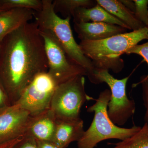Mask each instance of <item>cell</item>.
<instances>
[{
    "instance_id": "obj_20",
    "label": "cell",
    "mask_w": 148,
    "mask_h": 148,
    "mask_svg": "<svg viewBox=\"0 0 148 148\" xmlns=\"http://www.w3.org/2000/svg\"><path fill=\"white\" fill-rule=\"evenodd\" d=\"M148 41L142 45H136L130 48L126 51L127 54H138L142 56L144 60L147 62L148 66ZM147 78H148V74L145 76Z\"/></svg>"
},
{
    "instance_id": "obj_5",
    "label": "cell",
    "mask_w": 148,
    "mask_h": 148,
    "mask_svg": "<svg viewBox=\"0 0 148 148\" xmlns=\"http://www.w3.org/2000/svg\"><path fill=\"white\" fill-rule=\"evenodd\" d=\"M88 77L92 83L104 82L108 85L111 99L108 104V115L116 125L119 127L124 125L133 116L136 110L135 101L130 99L126 93V85L130 76L117 79L108 70L95 69Z\"/></svg>"
},
{
    "instance_id": "obj_14",
    "label": "cell",
    "mask_w": 148,
    "mask_h": 148,
    "mask_svg": "<svg viewBox=\"0 0 148 148\" xmlns=\"http://www.w3.org/2000/svg\"><path fill=\"white\" fill-rule=\"evenodd\" d=\"M99 5L124 23L128 29L137 31L146 27L119 0H96Z\"/></svg>"
},
{
    "instance_id": "obj_18",
    "label": "cell",
    "mask_w": 148,
    "mask_h": 148,
    "mask_svg": "<svg viewBox=\"0 0 148 148\" xmlns=\"http://www.w3.org/2000/svg\"><path fill=\"white\" fill-rule=\"evenodd\" d=\"M42 1L40 0H4L0 1V8L4 10L14 8H27L36 12L41 10Z\"/></svg>"
},
{
    "instance_id": "obj_2",
    "label": "cell",
    "mask_w": 148,
    "mask_h": 148,
    "mask_svg": "<svg viewBox=\"0 0 148 148\" xmlns=\"http://www.w3.org/2000/svg\"><path fill=\"white\" fill-rule=\"evenodd\" d=\"M148 38V29L145 27L100 40L81 41L79 45L84 54L92 61L95 69L111 70L117 73L124 66L121 56Z\"/></svg>"
},
{
    "instance_id": "obj_6",
    "label": "cell",
    "mask_w": 148,
    "mask_h": 148,
    "mask_svg": "<svg viewBox=\"0 0 148 148\" xmlns=\"http://www.w3.org/2000/svg\"><path fill=\"white\" fill-rule=\"evenodd\" d=\"M85 79L79 75L59 85L51 102L49 109L57 120L80 119L81 109L86 101L94 100L85 89Z\"/></svg>"
},
{
    "instance_id": "obj_13",
    "label": "cell",
    "mask_w": 148,
    "mask_h": 148,
    "mask_svg": "<svg viewBox=\"0 0 148 148\" xmlns=\"http://www.w3.org/2000/svg\"><path fill=\"white\" fill-rule=\"evenodd\" d=\"M36 12L27 8H14L0 13V42L8 35L34 17Z\"/></svg>"
},
{
    "instance_id": "obj_4",
    "label": "cell",
    "mask_w": 148,
    "mask_h": 148,
    "mask_svg": "<svg viewBox=\"0 0 148 148\" xmlns=\"http://www.w3.org/2000/svg\"><path fill=\"white\" fill-rule=\"evenodd\" d=\"M110 99V90L106 89L95 99L94 104L88 108V112L94 113V117L90 127L84 131L82 137L77 142L78 148H94L98 143L109 139L121 141L141 129L142 127L136 125L125 128L114 124L108 113V104Z\"/></svg>"
},
{
    "instance_id": "obj_9",
    "label": "cell",
    "mask_w": 148,
    "mask_h": 148,
    "mask_svg": "<svg viewBox=\"0 0 148 148\" xmlns=\"http://www.w3.org/2000/svg\"><path fill=\"white\" fill-rule=\"evenodd\" d=\"M31 115L16 104L0 108V144L24 136Z\"/></svg>"
},
{
    "instance_id": "obj_8",
    "label": "cell",
    "mask_w": 148,
    "mask_h": 148,
    "mask_svg": "<svg viewBox=\"0 0 148 148\" xmlns=\"http://www.w3.org/2000/svg\"><path fill=\"white\" fill-rule=\"evenodd\" d=\"M59 85L48 72L40 73L24 89L15 104L32 115L41 112L49 108L53 94Z\"/></svg>"
},
{
    "instance_id": "obj_28",
    "label": "cell",
    "mask_w": 148,
    "mask_h": 148,
    "mask_svg": "<svg viewBox=\"0 0 148 148\" xmlns=\"http://www.w3.org/2000/svg\"><path fill=\"white\" fill-rule=\"evenodd\" d=\"M4 11H5V10H4L0 8V13L3 12Z\"/></svg>"
},
{
    "instance_id": "obj_30",
    "label": "cell",
    "mask_w": 148,
    "mask_h": 148,
    "mask_svg": "<svg viewBox=\"0 0 148 148\" xmlns=\"http://www.w3.org/2000/svg\"><path fill=\"white\" fill-rule=\"evenodd\" d=\"M0 48H1V42H0Z\"/></svg>"
},
{
    "instance_id": "obj_22",
    "label": "cell",
    "mask_w": 148,
    "mask_h": 148,
    "mask_svg": "<svg viewBox=\"0 0 148 148\" xmlns=\"http://www.w3.org/2000/svg\"><path fill=\"white\" fill-rule=\"evenodd\" d=\"M13 148H38L36 140L32 137L24 136Z\"/></svg>"
},
{
    "instance_id": "obj_15",
    "label": "cell",
    "mask_w": 148,
    "mask_h": 148,
    "mask_svg": "<svg viewBox=\"0 0 148 148\" xmlns=\"http://www.w3.org/2000/svg\"><path fill=\"white\" fill-rule=\"evenodd\" d=\"M73 18L74 23L89 22L90 21L104 22L128 29L124 23L109 13L98 4L90 8L82 7L77 8L74 12Z\"/></svg>"
},
{
    "instance_id": "obj_12",
    "label": "cell",
    "mask_w": 148,
    "mask_h": 148,
    "mask_svg": "<svg viewBox=\"0 0 148 148\" xmlns=\"http://www.w3.org/2000/svg\"><path fill=\"white\" fill-rule=\"evenodd\" d=\"M84 132V122L81 118L73 120L56 119L52 142L59 148H66L73 142L79 141Z\"/></svg>"
},
{
    "instance_id": "obj_29",
    "label": "cell",
    "mask_w": 148,
    "mask_h": 148,
    "mask_svg": "<svg viewBox=\"0 0 148 148\" xmlns=\"http://www.w3.org/2000/svg\"><path fill=\"white\" fill-rule=\"evenodd\" d=\"M147 27V29H148V26H147V27Z\"/></svg>"
},
{
    "instance_id": "obj_21",
    "label": "cell",
    "mask_w": 148,
    "mask_h": 148,
    "mask_svg": "<svg viewBox=\"0 0 148 148\" xmlns=\"http://www.w3.org/2000/svg\"><path fill=\"white\" fill-rule=\"evenodd\" d=\"M139 84L142 85L143 102L146 110L145 115V123L148 125V78H147L145 76H143L140 78V81L135 84V86Z\"/></svg>"
},
{
    "instance_id": "obj_23",
    "label": "cell",
    "mask_w": 148,
    "mask_h": 148,
    "mask_svg": "<svg viewBox=\"0 0 148 148\" xmlns=\"http://www.w3.org/2000/svg\"><path fill=\"white\" fill-rule=\"evenodd\" d=\"M11 105L8 94L0 80V108Z\"/></svg>"
},
{
    "instance_id": "obj_19",
    "label": "cell",
    "mask_w": 148,
    "mask_h": 148,
    "mask_svg": "<svg viewBox=\"0 0 148 148\" xmlns=\"http://www.w3.org/2000/svg\"><path fill=\"white\" fill-rule=\"evenodd\" d=\"M136 18L146 27L148 25V0H134Z\"/></svg>"
},
{
    "instance_id": "obj_27",
    "label": "cell",
    "mask_w": 148,
    "mask_h": 148,
    "mask_svg": "<svg viewBox=\"0 0 148 148\" xmlns=\"http://www.w3.org/2000/svg\"><path fill=\"white\" fill-rule=\"evenodd\" d=\"M144 125L145 126V128L146 132L148 134V125L147 123H145Z\"/></svg>"
},
{
    "instance_id": "obj_25",
    "label": "cell",
    "mask_w": 148,
    "mask_h": 148,
    "mask_svg": "<svg viewBox=\"0 0 148 148\" xmlns=\"http://www.w3.org/2000/svg\"><path fill=\"white\" fill-rule=\"evenodd\" d=\"M22 137L8 141L5 143L0 144V148H13L16 144L19 143L23 138Z\"/></svg>"
},
{
    "instance_id": "obj_26",
    "label": "cell",
    "mask_w": 148,
    "mask_h": 148,
    "mask_svg": "<svg viewBox=\"0 0 148 148\" xmlns=\"http://www.w3.org/2000/svg\"><path fill=\"white\" fill-rule=\"evenodd\" d=\"M121 2L126 8L131 11L133 13H135V5L134 1L131 0H119Z\"/></svg>"
},
{
    "instance_id": "obj_7",
    "label": "cell",
    "mask_w": 148,
    "mask_h": 148,
    "mask_svg": "<svg viewBox=\"0 0 148 148\" xmlns=\"http://www.w3.org/2000/svg\"><path fill=\"white\" fill-rule=\"evenodd\" d=\"M39 30L44 42L48 64L47 72L59 84L77 75L87 76L85 70L70 61L51 32L47 30Z\"/></svg>"
},
{
    "instance_id": "obj_1",
    "label": "cell",
    "mask_w": 148,
    "mask_h": 148,
    "mask_svg": "<svg viewBox=\"0 0 148 148\" xmlns=\"http://www.w3.org/2000/svg\"><path fill=\"white\" fill-rule=\"evenodd\" d=\"M48 71L43 39L36 22H28L1 42L0 80L11 105L38 74Z\"/></svg>"
},
{
    "instance_id": "obj_17",
    "label": "cell",
    "mask_w": 148,
    "mask_h": 148,
    "mask_svg": "<svg viewBox=\"0 0 148 148\" xmlns=\"http://www.w3.org/2000/svg\"><path fill=\"white\" fill-rule=\"evenodd\" d=\"M110 144L113 146L110 148H148V134L143 125L140 131L131 137Z\"/></svg>"
},
{
    "instance_id": "obj_16",
    "label": "cell",
    "mask_w": 148,
    "mask_h": 148,
    "mask_svg": "<svg viewBox=\"0 0 148 148\" xmlns=\"http://www.w3.org/2000/svg\"><path fill=\"white\" fill-rule=\"evenodd\" d=\"M52 2L56 13L59 12L65 18L73 17L77 8H90L97 4L96 1L91 0H54Z\"/></svg>"
},
{
    "instance_id": "obj_10",
    "label": "cell",
    "mask_w": 148,
    "mask_h": 148,
    "mask_svg": "<svg viewBox=\"0 0 148 148\" xmlns=\"http://www.w3.org/2000/svg\"><path fill=\"white\" fill-rule=\"evenodd\" d=\"M56 124V118L49 108L31 115L24 136H30L36 140L52 142Z\"/></svg>"
},
{
    "instance_id": "obj_11",
    "label": "cell",
    "mask_w": 148,
    "mask_h": 148,
    "mask_svg": "<svg viewBox=\"0 0 148 148\" xmlns=\"http://www.w3.org/2000/svg\"><path fill=\"white\" fill-rule=\"evenodd\" d=\"M74 30L81 41H97L126 33L127 29L104 22L75 23Z\"/></svg>"
},
{
    "instance_id": "obj_3",
    "label": "cell",
    "mask_w": 148,
    "mask_h": 148,
    "mask_svg": "<svg viewBox=\"0 0 148 148\" xmlns=\"http://www.w3.org/2000/svg\"><path fill=\"white\" fill-rule=\"evenodd\" d=\"M41 10L35 13V22L40 30L51 32L72 63L82 67L87 76L95 68L92 61L83 53L74 38L70 24L71 17L61 18L54 11L52 1L42 0Z\"/></svg>"
},
{
    "instance_id": "obj_24",
    "label": "cell",
    "mask_w": 148,
    "mask_h": 148,
    "mask_svg": "<svg viewBox=\"0 0 148 148\" xmlns=\"http://www.w3.org/2000/svg\"><path fill=\"white\" fill-rule=\"evenodd\" d=\"M36 140V139H35ZM38 148H59L51 141H42L36 140Z\"/></svg>"
}]
</instances>
